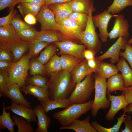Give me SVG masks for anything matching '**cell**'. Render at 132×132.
Listing matches in <instances>:
<instances>
[{"label":"cell","mask_w":132,"mask_h":132,"mask_svg":"<svg viewBox=\"0 0 132 132\" xmlns=\"http://www.w3.org/2000/svg\"><path fill=\"white\" fill-rule=\"evenodd\" d=\"M75 84L70 73L66 71L62 70L56 75L50 76L48 83L50 99L68 98Z\"/></svg>","instance_id":"6da1fadb"},{"label":"cell","mask_w":132,"mask_h":132,"mask_svg":"<svg viewBox=\"0 0 132 132\" xmlns=\"http://www.w3.org/2000/svg\"><path fill=\"white\" fill-rule=\"evenodd\" d=\"M93 101L90 100L83 103L72 104L64 110L54 113L53 116L62 126H68L91 110Z\"/></svg>","instance_id":"7a4b0ae2"},{"label":"cell","mask_w":132,"mask_h":132,"mask_svg":"<svg viewBox=\"0 0 132 132\" xmlns=\"http://www.w3.org/2000/svg\"><path fill=\"white\" fill-rule=\"evenodd\" d=\"M93 77L95 80V96L91 110L92 116L95 117L100 109L104 110L108 108L111 102L106 96V79L96 73Z\"/></svg>","instance_id":"3957f363"},{"label":"cell","mask_w":132,"mask_h":132,"mask_svg":"<svg viewBox=\"0 0 132 132\" xmlns=\"http://www.w3.org/2000/svg\"><path fill=\"white\" fill-rule=\"evenodd\" d=\"M77 83L68 99L71 104L83 103L90 100L94 89L95 80L92 74Z\"/></svg>","instance_id":"277c9868"},{"label":"cell","mask_w":132,"mask_h":132,"mask_svg":"<svg viewBox=\"0 0 132 132\" xmlns=\"http://www.w3.org/2000/svg\"><path fill=\"white\" fill-rule=\"evenodd\" d=\"M94 10V8H92L89 12L87 24L85 29L81 33L80 40L88 49L96 53L101 48V44L96 32L92 19V12Z\"/></svg>","instance_id":"5b68a950"},{"label":"cell","mask_w":132,"mask_h":132,"mask_svg":"<svg viewBox=\"0 0 132 132\" xmlns=\"http://www.w3.org/2000/svg\"><path fill=\"white\" fill-rule=\"evenodd\" d=\"M57 23V30L62 41L80 40L81 33L84 29L76 21L68 17Z\"/></svg>","instance_id":"8992f818"},{"label":"cell","mask_w":132,"mask_h":132,"mask_svg":"<svg viewBox=\"0 0 132 132\" xmlns=\"http://www.w3.org/2000/svg\"><path fill=\"white\" fill-rule=\"evenodd\" d=\"M29 60L25 55L14 62L8 73L9 80L11 83H15L20 87L26 84V81L29 69Z\"/></svg>","instance_id":"52a82bcc"},{"label":"cell","mask_w":132,"mask_h":132,"mask_svg":"<svg viewBox=\"0 0 132 132\" xmlns=\"http://www.w3.org/2000/svg\"><path fill=\"white\" fill-rule=\"evenodd\" d=\"M54 44L59 48L60 53L74 56L81 60L84 57L83 53L86 47L84 44H78L72 41L65 40L59 42H55Z\"/></svg>","instance_id":"ba28073f"},{"label":"cell","mask_w":132,"mask_h":132,"mask_svg":"<svg viewBox=\"0 0 132 132\" xmlns=\"http://www.w3.org/2000/svg\"><path fill=\"white\" fill-rule=\"evenodd\" d=\"M117 15H113L109 13L106 10L100 14L92 16V19L95 27L99 30V36L101 42H106L109 37L108 31L109 23L111 18L116 17Z\"/></svg>","instance_id":"9c48e42d"},{"label":"cell","mask_w":132,"mask_h":132,"mask_svg":"<svg viewBox=\"0 0 132 132\" xmlns=\"http://www.w3.org/2000/svg\"><path fill=\"white\" fill-rule=\"evenodd\" d=\"M36 19L41 25V30H57L55 15L48 6L43 4Z\"/></svg>","instance_id":"30bf717a"},{"label":"cell","mask_w":132,"mask_h":132,"mask_svg":"<svg viewBox=\"0 0 132 132\" xmlns=\"http://www.w3.org/2000/svg\"><path fill=\"white\" fill-rule=\"evenodd\" d=\"M127 39L122 36L119 38L103 55L96 57L97 59L100 61L105 59L110 58V61L112 63H118L119 60L120 53L121 49H124L127 43Z\"/></svg>","instance_id":"8fae6325"},{"label":"cell","mask_w":132,"mask_h":132,"mask_svg":"<svg viewBox=\"0 0 132 132\" xmlns=\"http://www.w3.org/2000/svg\"><path fill=\"white\" fill-rule=\"evenodd\" d=\"M115 17L113 27L109 33V38L110 40L120 36L128 39L129 35V25L128 21L124 19V15L122 14L117 15Z\"/></svg>","instance_id":"7c38bea8"},{"label":"cell","mask_w":132,"mask_h":132,"mask_svg":"<svg viewBox=\"0 0 132 132\" xmlns=\"http://www.w3.org/2000/svg\"><path fill=\"white\" fill-rule=\"evenodd\" d=\"M109 99L111 102L110 109L105 115V118L108 121L113 120L115 115L121 109H125L128 103L123 94L114 96L108 94Z\"/></svg>","instance_id":"4fadbf2b"},{"label":"cell","mask_w":132,"mask_h":132,"mask_svg":"<svg viewBox=\"0 0 132 132\" xmlns=\"http://www.w3.org/2000/svg\"><path fill=\"white\" fill-rule=\"evenodd\" d=\"M20 87L15 83H11L0 94V97L4 95L10 99L12 102L18 104L24 105L30 108L31 103L27 100L22 95Z\"/></svg>","instance_id":"5bb4252c"},{"label":"cell","mask_w":132,"mask_h":132,"mask_svg":"<svg viewBox=\"0 0 132 132\" xmlns=\"http://www.w3.org/2000/svg\"><path fill=\"white\" fill-rule=\"evenodd\" d=\"M6 110H10L16 115L24 118L28 122H36V116L33 109L22 105L12 102L10 106L6 107Z\"/></svg>","instance_id":"9a60e30c"},{"label":"cell","mask_w":132,"mask_h":132,"mask_svg":"<svg viewBox=\"0 0 132 132\" xmlns=\"http://www.w3.org/2000/svg\"><path fill=\"white\" fill-rule=\"evenodd\" d=\"M93 72L94 71L89 67L87 60L85 59L75 67L71 74L73 81L76 84Z\"/></svg>","instance_id":"2e32d148"},{"label":"cell","mask_w":132,"mask_h":132,"mask_svg":"<svg viewBox=\"0 0 132 132\" xmlns=\"http://www.w3.org/2000/svg\"><path fill=\"white\" fill-rule=\"evenodd\" d=\"M48 6L54 13L57 22L69 17L73 12L71 1L51 4Z\"/></svg>","instance_id":"e0dca14e"},{"label":"cell","mask_w":132,"mask_h":132,"mask_svg":"<svg viewBox=\"0 0 132 132\" xmlns=\"http://www.w3.org/2000/svg\"><path fill=\"white\" fill-rule=\"evenodd\" d=\"M90 116H88L82 120H75L69 126H60L59 129L71 130L76 132H97L90 123Z\"/></svg>","instance_id":"ac0fdd59"},{"label":"cell","mask_w":132,"mask_h":132,"mask_svg":"<svg viewBox=\"0 0 132 132\" xmlns=\"http://www.w3.org/2000/svg\"><path fill=\"white\" fill-rule=\"evenodd\" d=\"M38 120V127L35 130L36 132H48L51 123V119L45 113L40 105H36L33 109Z\"/></svg>","instance_id":"d6986e66"},{"label":"cell","mask_w":132,"mask_h":132,"mask_svg":"<svg viewBox=\"0 0 132 132\" xmlns=\"http://www.w3.org/2000/svg\"><path fill=\"white\" fill-rule=\"evenodd\" d=\"M21 91L25 94L32 95L36 97L40 102L50 100L47 88L36 86L30 84L22 87Z\"/></svg>","instance_id":"ffe728a7"},{"label":"cell","mask_w":132,"mask_h":132,"mask_svg":"<svg viewBox=\"0 0 132 132\" xmlns=\"http://www.w3.org/2000/svg\"><path fill=\"white\" fill-rule=\"evenodd\" d=\"M21 40L11 24L0 26V42L10 44Z\"/></svg>","instance_id":"44dd1931"},{"label":"cell","mask_w":132,"mask_h":132,"mask_svg":"<svg viewBox=\"0 0 132 132\" xmlns=\"http://www.w3.org/2000/svg\"><path fill=\"white\" fill-rule=\"evenodd\" d=\"M40 103L46 113L50 111L57 108H65L71 104L68 98L50 99L41 102Z\"/></svg>","instance_id":"7402d4cb"},{"label":"cell","mask_w":132,"mask_h":132,"mask_svg":"<svg viewBox=\"0 0 132 132\" xmlns=\"http://www.w3.org/2000/svg\"><path fill=\"white\" fill-rule=\"evenodd\" d=\"M120 71L122 77L124 86L127 87L132 85V69L131 68L125 59L121 57L119 60L116 66Z\"/></svg>","instance_id":"603a6c76"},{"label":"cell","mask_w":132,"mask_h":132,"mask_svg":"<svg viewBox=\"0 0 132 132\" xmlns=\"http://www.w3.org/2000/svg\"><path fill=\"white\" fill-rule=\"evenodd\" d=\"M31 43L22 40L9 44L12 53L14 62L21 58L29 49Z\"/></svg>","instance_id":"cb8c5ba5"},{"label":"cell","mask_w":132,"mask_h":132,"mask_svg":"<svg viewBox=\"0 0 132 132\" xmlns=\"http://www.w3.org/2000/svg\"><path fill=\"white\" fill-rule=\"evenodd\" d=\"M106 93L109 94L114 91H121L125 87L123 80L121 74L117 73L110 77L107 82Z\"/></svg>","instance_id":"d4e9b609"},{"label":"cell","mask_w":132,"mask_h":132,"mask_svg":"<svg viewBox=\"0 0 132 132\" xmlns=\"http://www.w3.org/2000/svg\"><path fill=\"white\" fill-rule=\"evenodd\" d=\"M118 70L116 66L112 64L100 61L95 72L106 78H108L118 73Z\"/></svg>","instance_id":"484cf974"},{"label":"cell","mask_w":132,"mask_h":132,"mask_svg":"<svg viewBox=\"0 0 132 132\" xmlns=\"http://www.w3.org/2000/svg\"><path fill=\"white\" fill-rule=\"evenodd\" d=\"M71 2L73 12L88 15L90 10L94 8L92 0H72Z\"/></svg>","instance_id":"4316f807"},{"label":"cell","mask_w":132,"mask_h":132,"mask_svg":"<svg viewBox=\"0 0 132 132\" xmlns=\"http://www.w3.org/2000/svg\"><path fill=\"white\" fill-rule=\"evenodd\" d=\"M2 112L0 116V129L7 128L10 132H14V126L15 123L11 118L10 112L6 111L5 103L2 102Z\"/></svg>","instance_id":"83f0119b"},{"label":"cell","mask_w":132,"mask_h":132,"mask_svg":"<svg viewBox=\"0 0 132 132\" xmlns=\"http://www.w3.org/2000/svg\"><path fill=\"white\" fill-rule=\"evenodd\" d=\"M36 39L49 43L62 41L58 31L54 30H41Z\"/></svg>","instance_id":"f1b7e54d"},{"label":"cell","mask_w":132,"mask_h":132,"mask_svg":"<svg viewBox=\"0 0 132 132\" xmlns=\"http://www.w3.org/2000/svg\"><path fill=\"white\" fill-rule=\"evenodd\" d=\"M18 4L17 8L23 17L29 14L36 16L43 5L36 4L28 2H20Z\"/></svg>","instance_id":"f546056e"},{"label":"cell","mask_w":132,"mask_h":132,"mask_svg":"<svg viewBox=\"0 0 132 132\" xmlns=\"http://www.w3.org/2000/svg\"><path fill=\"white\" fill-rule=\"evenodd\" d=\"M45 66V72L50 76H54L62 70L60 56L55 55Z\"/></svg>","instance_id":"4dcf8cb0"},{"label":"cell","mask_w":132,"mask_h":132,"mask_svg":"<svg viewBox=\"0 0 132 132\" xmlns=\"http://www.w3.org/2000/svg\"><path fill=\"white\" fill-rule=\"evenodd\" d=\"M60 59L62 70L71 73L75 67L81 61L72 55L62 54L60 57Z\"/></svg>","instance_id":"1f68e13d"},{"label":"cell","mask_w":132,"mask_h":132,"mask_svg":"<svg viewBox=\"0 0 132 132\" xmlns=\"http://www.w3.org/2000/svg\"><path fill=\"white\" fill-rule=\"evenodd\" d=\"M124 112L119 118H117V122L113 126L110 128H106L102 126L96 121H92L91 125L94 128L99 132H119L121 126L125 119L124 117L126 113V109L123 110Z\"/></svg>","instance_id":"d6a6232c"},{"label":"cell","mask_w":132,"mask_h":132,"mask_svg":"<svg viewBox=\"0 0 132 132\" xmlns=\"http://www.w3.org/2000/svg\"><path fill=\"white\" fill-rule=\"evenodd\" d=\"M50 43L38 39H35L31 43L28 53L26 56L29 59L35 56Z\"/></svg>","instance_id":"836d02e7"},{"label":"cell","mask_w":132,"mask_h":132,"mask_svg":"<svg viewBox=\"0 0 132 132\" xmlns=\"http://www.w3.org/2000/svg\"><path fill=\"white\" fill-rule=\"evenodd\" d=\"M131 6H132V0H114L107 11L114 15L120 12L126 7Z\"/></svg>","instance_id":"e575fe53"},{"label":"cell","mask_w":132,"mask_h":132,"mask_svg":"<svg viewBox=\"0 0 132 132\" xmlns=\"http://www.w3.org/2000/svg\"><path fill=\"white\" fill-rule=\"evenodd\" d=\"M11 118L17 127L18 132H33L34 131L30 123L27 122L23 118L16 115L12 116Z\"/></svg>","instance_id":"d590c367"},{"label":"cell","mask_w":132,"mask_h":132,"mask_svg":"<svg viewBox=\"0 0 132 132\" xmlns=\"http://www.w3.org/2000/svg\"><path fill=\"white\" fill-rule=\"evenodd\" d=\"M57 47L54 44L48 45L41 52L39 56L35 59L43 64L46 63L55 55Z\"/></svg>","instance_id":"8d00e7d4"},{"label":"cell","mask_w":132,"mask_h":132,"mask_svg":"<svg viewBox=\"0 0 132 132\" xmlns=\"http://www.w3.org/2000/svg\"><path fill=\"white\" fill-rule=\"evenodd\" d=\"M39 32L35 29L31 27L16 33L22 40L31 43L36 39Z\"/></svg>","instance_id":"74e56055"},{"label":"cell","mask_w":132,"mask_h":132,"mask_svg":"<svg viewBox=\"0 0 132 132\" xmlns=\"http://www.w3.org/2000/svg\"><path fill=\"white\" fill-rule=\"evenodd\" d=\"M0 60L14 62L13 55L9 44L0 42Z\"/></svg>","instance_id":"f35d334b"},{"label":"cell","mask_w":132,"mask_h":132,"mask_svg":"<svg viewBox=\"0 0 132 132\" xmlns=\"http://www.w3.org/2000/svg\"><path fill=\"white\" fill-rule=\"evenodd\" d=\"M39 75L32 76L26 80L29 84L48 89V81L45 77Z\"/></svg>","instance_id":"ab89813d"},{"label":"cell","mask_w":132,"mask_h":132,"mask_svg":"<svg viewBox=\"0 0 132 132\" xmlns=\"http://www.w3.org/2000/svg\"><path fill=\"white\" fill-rule=\"evenodd\" d=\"M44 65L36 59L32 61L29 64L30 75H43L45 72V66Z\"/></svg>","instance_id":"60d3db41"},{"label":"cell","mask_w":132,"mask_h":132,"mask_svg":"<svg viewBox=\"0 0 132 132\" xmlns=\"http://www.w3.org/2000/svg\"><path fill=\"white\" fill-rule=\"evenodd\" d=\"M11 24L16 32L32 27L30 25L23 21L21 19L20 16L17 14L12 18Z\"/></svg>","instance_id":"b9f144b4"},{"label":"cell","mask_w":132,"mask_h":132,"mask_svg":"<svg viewBox=\"0 0 132 132\" xmlns=\"http://www.w3.org/2000/svg\"><path fill=\"white\" fill-rule=\"evenodd\" d=\"M69 17L75 20L85 29L88 21V14L83 13L73 12Z\"/></svg>","instance_id":"7bdbcfd3"},{"label":"cell","mask_w":132,"mask_h":132,"mask_svg":"<svg viewBox=\"0 0 132 132\" xmlns=\"http://www.w3.org/2000/svg\"><path fill=\"white\" fill-rule=\"evenodd\" d=\"M11 84L9 80L8 73L0 70V94L3 92Z\"/></svg>","instance_id":"ee69618b"},{"label":"cell","mask_w":132,"mask_h":132,"mask_svg":"<svg viewBox=\"0 0 132 132\" xmlns=\"http://www.w3.org/2000/svg\"><path fill=\"white\" fill-rule=\"evenodd\" d=\"M124 49V52H120V56L123 57L127 61L132 69V47L131 44L127 43Z\"/></svg>","instance_id":"f6af8a7d"},{"label":"cell","mask_w":132,"mask_h":132,"mask_svg":"<svg viewBox=\"0 0 132 132\" xmlns=\"http://www.w3.org/2000/svg\"><path fill=\"white\" fill-rule=\"evenodd\" d=\"M17 12L16 10L14 9L10 11L9 14L6 16L0 17V26H5L10 24L12 20Z\"/></svg>","instance_id":"bcb514c9"},{"label":"cell","mask_w":132,"mask_h":132,"mask_svg":"<svg viewBox=\"0 0 132 132\" xmlns=\"http://www.w3.org/2000/svg\"><path fill=\"white\" fill-rule=\"evenodd\" d=\"M18 0H0V11L8 8L10 11L14 9Z\"/></svg>","instance_id":"7dc6e473"},{"label":"cell","mask_w":132,"mask_h":132,"mask_svg":"<svg viewBox=\"0 0 132 132\" xmlns=\"http://www.w3.org/2000/svg\"><path fill=\"white\" fill-rule=\"evenodd\" d=\"M123 123L125 125V127L123 129L121 130V132H132V120L131 115L128 114L125 117Z\"/></svg>","instance_id":"c3c4849f"},{"label":"cell","mask_w":132,"mask_h":132,"mask_svg":"<svg viewBox=\"0 0 132 132\" xmlns=\"http://www.w3.org/2000/svg\"><path fill=\"white\" fill-rule=\"evenodd\" d=\"M14 62L0 60V70L9 73L12 68Z\"/></svg>","instance_id":"681fc988"},{"label":"cell","mask_w":132,"mask_h":132,"mask_svg":"<svg viewBox=\"0 0 132 132\" xmlns=\"http://www.w3.org/2000/svg\"><path fill=\"white\" fill-rule=\"evenodd\" d=\"M122 92L128 104L132 102V85L128 87H125Z\"/></svg>","instance_id":"f907efd6"},{"label":"cell","mask_w":132,"mask_h":132,"mask_svg":"<svg viewBox=\"0 0 132 132\" xmlns=\"http://www.w3.org/2000/svg\"><path fill=\"white\" fill-rule=\"evenodd\" d=\"M95 52L90 49L85 50L83 53V56L87 60L95 58Z\"/></svg>","instance_id":"816d5d0a"},{"label":"cell","mask_w":132,"mask_h":132,"mask_svg":"<svg viewBox=\"0 0 132 132\" xmlns=\"http://www.w3.org/2000/svg\"><path fill=\"white\" fill-rule=\"evenodd\" d=\"M35 16L31 14H28L24 16V20L25 22L29 25H34L36 24V19Z\"/></svg>","instance_id":"f5cc1de1"},{"label":"cell","mask_w":132,"mask_h":132,"mask_svg":"<svg viewBox=\"0 0 132 132\" xmlns=\"http://www.w3.org/2000/svg\"><path fill=\"white\" fill-rule=\"evenodd\" d=\"M100 61L98 60L96 58L87 60V62L89 67L93 70L94 72L95 71L97 67L99 62Z\"/></svg>","instance_id":"db71d44e"},{"label":"cell","mask_w":132,"mask_h":132,"mask_svg":"<svg viewBox=\"0 0 132 132\" xmlns=\"http://www.w3.org/2000/svg\"><path fill=\"white\" fill-rule=\"evenodd\" d=\"M20 2H28L36 4H44L45 0H18L17 4Z\"/></svg>","instance_id":"11a10c76"},{"label":"cell","mask_w":132,"mask_h":132,"mask_svg":"<svg viewBox=\"0 0 132 132\" xmlns=\"http://www.w3.org/2000/svg\"><path fill=\"white\" fill-rule=\"evenodd\" d=\"M72 0H45V4L48 6L53 4L62 3L70 2Z\"/></svg>","instance_id":"9f6ffc18"},{"label":"cell","mask_w":132,"mask_h":132,"mask_svg":"<svg viewBox=\"0 0 132 132\" xmlns=\"http://www.w3.org/2000/svg\"><path fill=\"white\" fill-rule=\"evenodd\" d=\"M126 110L127 113H129L132 112V102L128 104Z\"/></svg>","instance_id":"6f0895ef"},{"label":"cell","mask_w":132,"mask_h":132,"mask_svg":"<svg viewBox=\"0 0 132 132\" xmlns=\"http://www.w3.org/2000/svg\"><path fill=\"white\" fill-rule=\"evenodd\" d=\"M127 43L130 44H132V38L127 41Z\"/></svg>","instance_id":"680465c9"}]
</instances>
